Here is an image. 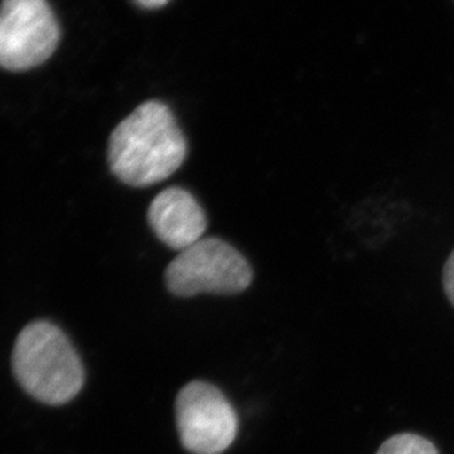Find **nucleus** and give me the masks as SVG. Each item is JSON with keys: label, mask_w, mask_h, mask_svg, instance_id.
<instances>
[{"label": "nucleus", "mask_w": 454, "mask_h": 454, "mask_svg": "<svg viewBox=\"0 0 454 454\" xmlns=\"http://www.w3.org/2000/svg\"><path fill=\"white\" fill-rule=\"evenodd\" d=\"M61 31L46 0H2L0 67L27 71L52 57Z\"/></svg>", "instance_id": "nucleus-4"}, {"label": "nucleus", "mask_w": 454, "mask_h": 454, "mask_svg": "<svg viewBox=\"0 0 454 454\" xmlns=\"http://www.w3.org/2000/svg\"><path fill=\"white\" fill-rule=\"evenodd\" d=\"M176 424L184 450L222 454L235 442L238 415L226 395L206 380H192L176 398Z\"/></svg>", "instance_id": "nucleus-5"}, {"label": "nucleus", "mask_w": 454, "mask_h": 454, "mask_svg": "<svg viewBox=\"0 0 454 454\" xmlns=\"http://www.w3.org/2000/svg\"><path fill=\"white\" fill-rule=\"evenodd\" d=\"M167 289L176 297L198 294L233 295L244 293L253 282L248 260L220 238H202L180 251L166 270Z\"/></svg>", "instance_id": "nucleus-3"}, {"label": "nucleus", "mask_w": 454, "mask_h": 454, "mask_svg": "<svg viewBox=\"0 0 454 454\" xmlns=\"http://www.w3.org/2000/svg\"><path fill=\"white\" fill-rule=\"evenodd\" d=\"M442 280H444V289H446L447 297H449V300H450L451 304L454 306V251L451 253L449 260H447Z\"/></svg>", "instance_id": "nucleus-8"}, {"label": "nucleus", "mask_w": 454, "mask_h": 454, "mask_svg": "<svg viewBox=\"0 0 454 454\" xmlns=\"http://www.w3.org/2000/svg\"><path fill=\"white\" fill-rule=\"evenodd\" d=\"M135 2L145 9H158L166 6L170 0H135Z\"/></svg>", "instance_id": "nucleus-9"}, {"label": "nucleus", "mask_w": 454, "mask_h": 454, "mask_svg": "<svg viewBox=\"0 0 454 454\" xmlns=\"http://www.w3.org/2000/svg\"><path fill=\"white\" fill-rule=\"evenodd\" d=\"M188 142L170 108L158 101L137 106L113 131L111 171L122 184L146 188L168 179L184 162Z\"/></svg>", "instance_id": "nucleus-1"}, {"label": "nucleus", "mask_w": 454, "mask_h": 454, "mask_svg": "<svg viewBox=\"0 0 454 454\" xmlns=\"http://www.w3.org/2000/svg\"><path fill=\"white\" fill-rule=\"evenodd\" d=\"M148 223L162 244L184 251L204 238L207 215L192 193L171 186L153 198L149 206Z\"/></svg>", "instance_id": "nucleus-6"}, {"label": "nucleus", "mask_w": 454, "mask_h": 454, "mask_svg": "<svg viewBox=\"0 0 454 454\" xmlns=\"http://www.w3.org/2000/svg\"><path fill=\"white\" fill-rule=\"evenodd\" d=\"M13 375L31 397L59 406L71 402L84 385V366L66 333L51 322H33L18 335Z\"/></svg>", "instance_id": "nucleus-2"}, {"label": "nucleus", "mask_w": 454, "mask_h": 454, "mask_svg": "<svg viewBox=\"0 0 454 454\" xmlns=\"http://www.w3.org/2000/svg\"><path fill=\"white\" fill-rule=\"evenodd\" d=\"M376 454H440L437 447L416 434H397L388 438Z\"/></svg>", "instance_id": "nucleus-7"}]
</instances>
